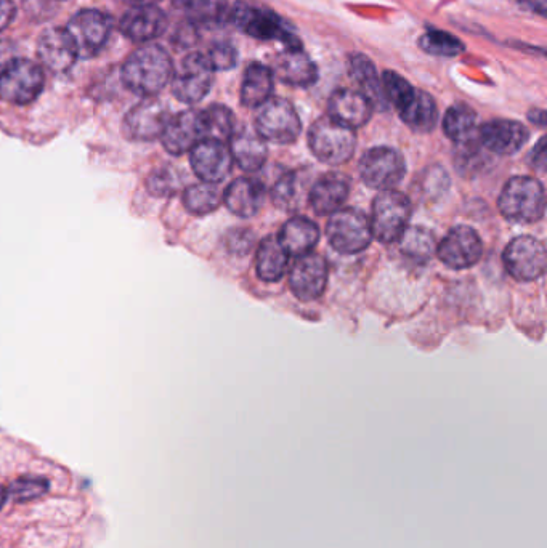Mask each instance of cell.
<instances>
[{
  "label": "cell",
  "mask_w": 547,
  "mask_h": 548,
  "mask_svg": "<svg viewBox=\"0 0 547 548\" xmlns=\"http://www.w3.org/2000/svg\"><path fill=\"white\" fill-rule=\"evenodd\" d=\"M174 65L166 50L145 45L135 50L122 66V81L130 92L140 97H154L171 82Z\"/></svg>",
  "instance_id": "1"
},
{
  "label": "cell",
  "mask_w": 547,
  "mask_h": 548,
  "mask_svg": "<svg viewBox=\"0 0 547 548\" xmlns=\"http://www.w3.org/2000/svg\"><path fill=\"white\" fill-rule=\"evenodd\" d=\"M499 212L507 222L531 225L544 217L546 193L538 178L519 175L507 180L498 199Z\"/></svg>",
  "instance_id": "2"
},
{
  "label": "cell",
  "mask_w": 547,
  "mask_h": 548,
  "mask_svg": "<svg viewBox=\"0 0 547 548\" xmlns=\"http://www.w3.org/2000/svg\"><path fill=\"white\" fill-rule=\"evenodd\" d=\"M308 148L326 166H344L357 150V133L329 116L320 117L308 129Z\"/></svg>",
  "instance_id": "3"
},
{
  "label": "cell",
  "mask_w": 547,
  "mask_h": 548,
  "mask_svg": "<svg viewBox=\"0 0 547 548\" xmlns=\"http://www.w3.org/2000/svg\"><path fill=\"white\" fill-rule=\"evenodd\" d=\"M411 215L413 206L406 194L397 190L379 191L369 218L373 238L382 244L397 242L410 226Z\"/></svg>",
  "instance_id": "4"
},
{
  "label": "cell",
  "mask_w": 547,
  "mask_h": 548,
  "mask_svg": "<svg viewBox=\"0 0 547 548\" xmlns=\"http://www.w3.org/2000/svg\"><path fill=\"white\" fill-rule=\"evenodd\" d=\"M326 236L331 247L342 255L360 254L374 239L368 215L353 207H342L329 215Z\"/></svg>",
  "instance_id": "5"
},
{
  "label": "cell",
  "mask_w": 547,
  "mask_h": 548,
  "mask_svg": "<svg viewBox=\"0 0 547 548\" xmlns=\"http://www.w3.org/2000/svg\"><path fill=\"white\" fill-rule=\"evenodd\" d=\"M254 130L265 142L292 145L302 133V122L291 101L272 97L257 108Z\"/></svg>",
  "instance_id": "6"
},
{
  "label": "cell",
  "mask_w": 547,
  "mask_h": 548,
  "mask_svg": "<svg viewBox=\"0 0 547 548\" xmlns=\"http://www.w3.org/2000/svg\"><path fill=\"white\" fill-rule=\"evenodd\" d=\"M358 174L371 190H395L406 175L405 158L395 148L376 146L361 156Z\"/></svg>",
  "instance_id": "7"
},
{
  "label": "cell",
  "mask_w": 547,
  "mask_h": 548,
  "mask_svg": "<svg viewBox=\"0 0 547 548\" xmlns=\"http://www.w3.org/2000/svg\"><path fill=\"white\" fill-rule=\"evenodd\" d=\"M228 20L254 39H260V41L280 39L286 44V49H300V42L297 41L296 36H292L288 29L284 28L280 17H276L273 12L238 2L233 9L228 10Z\"/></svg>",
  "instance_id": "8"
},
{
  "label": "cell",
  "mask_w": 547,
  "mask_h": 548,
  "mask_svg": "<svg viewBox=\"0 0 547 548\" xmlns=\"http://www.w3.org/2000/svg\"><path fill=\"white\" fill-rule=\"evenodd\" d=\"M503 263L512 278L520 283H533L546 273V246L533 236H517L504 249Z\"/></svg>",
  "instance_id": "9"
},
{
  "label": "cell",
  "mask_w": 547,
  "mask_h": 548,
  "mask_svg": "<svg viewBox=\"0 0 547 548\" xmlns=\"http://www.w3.org/2000/svg\"><path fill=\"white\" fill-rule=\"evenodd\" d=\"M328 262L317 252L299 255L288 270L289 289L300 302L321 299L328 287Z\"/></svg>",
  "instance_id": "10"
},
{
  "label": "cell",
  "mask_w": 547,
  "mask_h": 548,
  "mask_svg": "<svg viewBox=\"0 0 547 548\" xmlns=\"http://www.w3.org/2000/svg\"><path fill=\"white\" fill-rule=\"evenodd\" d=\"M44 89L41 66L29 60H13L0 74V98L12 105H28Z\"/></svg>",
  "instance_id": "11"
},
{
  "label": "cell",
  "mask_w": 547,
  "mask_h": 548,
  "mask_svg": "<svg viewBox=\"0 0 547 548\" xmlns=\"http://www.w3.org/2000/svg\"><path fill=\"white\" fill-rule=\"evenodd\" d=\"M214 69L204 53H190L179 69H174L171 87L177 100L195 105L211 90Z\"/></svg>",
  "instance_id": "12"
},
{
  "label": "cell",
  "mask_w": 547,
  "mask_h": 548,
  "mask_svg": "<svg viewBox=\"0 0 547 548\" xmlns=\"http://www.w3.org/2000/svg\"><path fill=\"white\" fill-rule=\"evenodd\" d=\"M483 241L471 226H454L443 241L437 244V257L450 270H469L482 258Z\"/></svg>",
  "instance_id": "13"
},
{
  "label": "cell",
  "mask_w": 547,
  "mask_h": 548,
  "mask_svg": "<svg viewBox=\"0 0 547 548\" xmlns=\"http://www.w3.org/2000/svg\"><path fill=\"white\" fill-rule=\"evenodd\" d=\"M111 18L98 10H82L66 25L73 39L77 57L90 58L103 49L111 33Z\"/></svg>",
  "instance_id": "14"
},
{
  "label": "cell",
  "mask_w": 547,
  "mask_h": 548,
  "mask_svg": "<svg viewBox=\"0 0 547 548\" xmlns=\"http://www.w3.org/2000/svg\"><path fill=\"white\" fill-rule=\"evenodd\" d=\"M169 119V111L161 101L145 98L127 113L122 130L132 142H151L154 138H161Z\"/></svg>",
  "instance_id": "15"
},
{
  "label": "cell",
  "mask_w": 547,
  "mask_h": 548,
  "mask_svg": "<svg viewBox=\"0 0 547 548\" xmlns=\"http://www.w3.org/2000/svg\"><path fill=\"white\" fill-rule=\"evenodd\" d=\"M477 138L488 153L495 156H512L522 150L530 138V132L522 122L493 119L480 127Z\"/></svg>",
  "instance_id": "16"
},
{
  "label": "cell",
  "mask_w": 547,
  "mask_h": 548,
  "mask_svg": "<svg viewBox=\"0 0 547 548\" xmlns=\"http://www.w3.org/2000/svg\"><path fill=\"white\" fill-rule=\"evenodd\" d=\"M191 169L204 183H220L227 178L233 167L227 143L204 138L190 151Z\"/></svg>",
  "instance_id": "17"
},
{
  "label": "cell",
  "mask_w": 547,
  "mask_h": 548,
  "mask_svg": "<svg viewBox=\"0 0 547 548\" xmlns=\"http://www.w3.org/2000/svg\"><path fill=\"white\" fill-rule=\"evenodd\" d=\"M201 140H204L203 121L201 111L196 109L175 114L169 119L161 135L164 150L172 156L190 153Z\"/></svg>",
  "instance_id": "18"
},
{
  "label": "cell",
  "mask_w": 547,
  "mask_h": 548,
  "mask_svg": "<svg viewBox=\"0 0 547 548\" xmlns=\"http://www.w3.org/2000/svg\"><path fill=\"white\" fill-rule=\"evenodd\" d=\"M267 198V188L259 178H236L223 193V204L231 214L241 218H252L259 214Z\"/></svg>",
  "instance_id": "19"
},
{
  "label": "cell",
  "mask_w": 547,
  "mask_h": 548,
  "mask_svg": "<svg viewBox=\"0 0 547 548\" xmlns=\"http://www.w3.org/2000/svg\"><path fill=\"white\" fill-rule=\"evenodd\" d=\"M373 105L357 89H339L328 101V116L339 124L360 129L373 116Z\"/></svg>",
  "instance_id": "20"
},
{
  "label": "cell",
  "mask_w": 547,
  "mask_h": 548,
  "mask_svg": "<svg viewBox=\"0 0 547 548\" xmlns=\"http://www.w3.org/2000/svg\"><path fill=\"white\" fill-rule=\"evenodd\" d=\"M349 196V178L336 174V172H329V174L321 175L310 186L308 204L315 214L326 217V215L334 214L337 210L342 209Z\"/></svg>",
  "instance_id": "21"
},
{
  "label": "cell",
  "mask_w": 547,
  "mask_h": 548,
  "mask_svg": "<svg viewBox=\"0 0 547 548\" xmlns=\"http://www.w3.org/2000/svg\"><path fill=\"white\" fill-rule=\"evenodd\" d=\"M272 74L275 79L292 87H310L318 79V69L307 53L300 49H284L273 60Z\"/></svg>",
  "instance_id": "22"
},
{
  "label": "cell",
  "mask_w": 547,
  "mask_h": 548,
  "mask_svg": "<svg viewBox=\"0 0 547 548\" xmlns=\"http://www.w3.org/2000/svg\"><path fill=\"white\" fill-rule=\"evenodd\" d=\"M121 33L135 42H150L166 31L167 18L156 5H135L122 17Z\"/></svg>",
  "instance_id": "23"
},
{
  "label": "cell",
  "mask_w": 547,
  "mask_h": 548,
  "mask_svg": "<svg viewBox=\"0 0 547 548\" xmlns=\"http://www.w3.org/2000/svg\"><path fill=\"white\" fill-rule=\"evenodd\" d=\"M37 55L45 68L55 73H63L74 65L77 50L66 29L50 28L39 37Z\"/></svg>",
  "instance_id": "24"
},
{
  "label": "cell",
  "mask_w": 547,
  "mask_h": 548,
  "mask_svg": "<svg viewBox=\"0 0 547 548\" xmlns=\"http://www.w3.org/2000/svg\"><path fill=\"white\" fill-rule=\"evenodd\" d=\"M230 153L233 162H236L240 169L249 174L259 172L265 166L268 158V146L264 138L259 137V133L254 129H236L231 135Z\"/></svg>",
  "instance_id": "25"
},
{
  "label": "cell",
  "mask_w": 547,
  "mask_h": 548,
  "mask_svg": "<svg viewBox=\"0 0 547 548\" xmlns=\"http://www.w3.org/2000/svg\"><path fill=\"white\" fill-rule=\"evenodd\" d=\"M310 175L304 170L284 172L272 188V201L284 212H296L308 202L310 193Z\"/></svg>",
  "instance_id": "26"
},
{
  "label": "cell",
  "mask_w": 547,
  "mask_h": 548,
  "mask_svg": "<svg viewBox=\"0 0 547 548\" xmlns=\"http://www.w3.org/2000/svg\"><path fill=\"white\" fill-rule=\"evenodd\" d=\"M276 238L280 239L289 255L299 257V255L313 252L318 241H320V228L310 218L297 215V217L289 218L288 222L284 223L280 234Z\"/></svg>",
  "instance_id": "27"
},
{
  "label": "cell",
  "mask_w": 547,
  "mask_h": 548,
  "mask_svg": "<svg viewBox=\"0 0 547 548\" xmlns=\"http://www.w3.org/2000/svg\"><path fill=\"white\" fill-rule=\"evenodd\" d=\"M288 250L284 249L280 239L268 236L260 242L256 254V271L264 283H278L289 270Z\"/></svg>",
  "instance_id": "28"
},
{
  "label": "cell",
  "mask_w": 547,
  "mask_h": 548,
  "mask_svg": "<svg viewBox=\"0 0 547 548\" xmlns=\"http://www.w3.org/2000/svg\"><path fill=\"white\" fill-rule=\"evenodd\" d=\"M349 73L352 81L357 85L358 92L363 93L368 98L373 108L387 109V100L384 97L382 89V79L377 73L373 61L365 55L357 53L350 58Z\"/></svg>",
  "instance_id": "29"
},
{
  "label": "cell",
  "mask_w": 547,
  "mask_h": 548,
  "mask_svg": "<svg viewBox=\"0 0 547 548\" xmlns=\"http://www.w3.org/2000/svg\"><path fill=\"white\" fill-rule=\"evenodd\" d=\"M273 85H275V77H273L272 69L254 63L244 73L243 85H241V103L246 108H259L264 105L265 101L272 98Z\"/></svg>",
  "instance_id": "30"
},
{
  "label": "cell",
  "mask_w": 547,
  "mask_h": 548,
  "mask_svg": "<svg viewBox=\"0 0 547 548\" xmlns=\"http://www.w3.org/2000/svg\"><path fill=\"white\" fill-rule=\"evenodd\" d=\"M400 117L411 130L419 133H429L435 129L438 122V108L434 98L429 93L416 90L410 103L400 111Z\"/></svg>",
  "instance_id": "31"
},
{
  "label": "cell",
  "mask_w": 547,
  "mask_h": 548,
  "mask_svg": "<svg viewBox=\"0 0 547 548\" xmlns=\"http://www.w3.org/2000/svg\"><path fill=\"white\" fill-rule=\"evenodd\" d=\"M397 242L400 252L416 263L429 262L437 252L435 234L426 226H408Z\"/></svg>",
  "instance_id": "32"
},
{
  "label": "cell",
  "mask_w": 547,
  "mask_h": 548,
  "mask_svg": "<svg viewBox=\"0 0 547 548\" xmlns=\"http://www.w3.org/2000/svg\"><path fill=\"white\" fill-rule=\"evenodd\" d=\"M443 132L451 142H466L477 135V113L466 103H454L443 117Z\"/></svg>",
  "instance_id": "33"
},
{
  "label": "cell",
  "mask_w": 547,
  "mask_h": 548,
  "mask_svg": "<svg viewBox=\"0 0 547 548\" xmlns=\"http://www.w3.org/2000/svg\"><path fill=\"white\" fill-rule=\"evenodd\" d=\"M174 5L190 18L191 25L219 23L228 18L225 0H174Z\"/></svg>",
  "instance_id": "34"
},
{
  "label": "cell",
  "mask_w": 547,
  "mask_h": 548,
  "mask_svg": "<svg viewBox=\"0 0 547 548\" xmlns=\"http://www.w3.org/2000/svg\"><path fill=\"white\" fill-rule=\"evenodd\" d=\"M201 121H203L204 138L209 140L227 143L236 130L235 114L231 113V109L227 106H209L201 111Z\"/></svg>",
  "instance_id": "35"
},
{
  "label": "cell",
  "mask_w": 547,
  "mask_h": 548,
  "mask_svg": "<svg viewBox=\"0 0 547 548\" xmlns=\"http://www.w3.org/2000/svg\"><path fill=\"white\" fill-rule=\"evenodd\" d=\"M222 204L219 188L211 183H196L183 193V206L193 215L212 214Z\"/></svg>",
  "instance_id": "36"
},
{
  "label": "cell",
  "mask_w": 547,
  "mask_h": 548,
  "mask_svg": "<svg viewBox=\"0 0 547 548\" xmlns=\"http://www.w3.org/2000/svg\"><path fill=\"white\" fill-rule=\"evenodd\" d=\"M490 156L491 154L480 145L479 138L475 135L466 142L456 145L454 166L458 169L459 174L472 175L485 169Z\"/></svg>",
  "instance_id": "37"
},
{
  "label": "cell",
  "mask_w": 547,
  "mask_h": 548,
  "mask_svg": "<svg viewBox=\"0 0 547 548\" xmlns=\"http://www.w3.org/2000/svg\"><path fill=\"white\" fill-rule=\"evenodd\" d=\"M419 47L435 57H458L464 52V44L453 34L432 29L419 39Z\"/></svg>",
  "instance_id": "38"
},
{
  "label": "cell",
  "mask_w": 547,
  "mask_h": 548,
  "mask_svg": "<svg viewBox=\"0 0 547 548\" xmlns=\"http://www.w3.org/2000/svg\"><path fill=\"white\" fill-rule=\"evenodd\" d=\"M183 177L180 170L174 166H163L154 169L146 177V190L158 198H167L182 188Z\"/></svg>",
  "instance_id": "39"
},
{
  "label": "cell",
  "mask_w": 547,
  "mask_h": 548,
  "mask_svg": "<svg viewBox=\"0 0 547 548\" xmlns=\"http://www.w3.org/2000/svg\"><path fill=\"white\" fill-rule=\"evenodd\" d=\"M381 79L387 105L394 106L397 109V113H400L410 103L416 89H414L410 82L406 81L405 77L394 73V71H385Z\"/></svg>",
  "instance_id": "40"
},
{
  "label": "cell",
  "mask_w": 547,
  "mask_h": 548,
  "mask_svg": "<svg viewBox=\"0 0 547 548\" xmlns=\"http://www.w3.org/2000/svg\"><path fill=\"white\" fill-rule=\"evenodd\" d=\"M49 486V481L42 476H20L18 480L13 481L9 492L12 499L21 504L45 496Z\"/></svg>",
  "instance_id": "41"
},
{
  "label": "cell",
  "mask_w": 547,
  "mask_h": 548,
  "mask_svg": "<svg viewBox=\"0 0 547 548\" xmlns=\"http://www.w3.org/2000/svg\"><path fill=\"white\" fill-rule=\"evenodd\" d=\"M254 233L248 228H233V230L228 231L223 238L225 242V249L230 252V254L236 255V257H244L251 252L252 247H254Z\"/></svg>",
  "instance_id": "42"
},
{
  "label": "cell",
  "mask_w": 547,
  "mask_h": 548,
  "mask_svg": "<svg viewBox=\"0 0 547 548\" xmlns=\"http://www.w3.org/2000/svg\"><path fill=\"white\" fill-rule=\"evenodd\" d=\"M206 58L211 63L214 71H227L233 68L238 60V53L228 44L214 45L209 52L206 53Z\"/></svg>",
  "instance_id": "43"
},
{
  "label": "cell",
  "mask_w": 547,
  "mask_h": 548,
  "mask_svg": "<svg viewBox=\"0 0 547 548\" xmlns=\"http://www.w3.org/2000/svg\"><path fill=\"white\" fill-rule=\"evenodd\" d=\"M530 164L541 174L546 170V138H541L538 145L535 146V150L531 151Z\"/></svg>",
  "instance_id": "44"
},
{
  "label": "cell",
  "mask_w": 547,
  "mask_h": 548,
  "mask_svg": "<svg viewBox=\"0 0 547 548\" xmlns=\"http://www.w3.org/2000/svg\"><path fill=\"white\" fill-rule=\"evenodd\" d=\"M15 17V5L12 0H0V31L10 25Z\"/></svg>",
  "instance_id": "45"
},
{
  "label": "cell",
  "mask_w": 547,
  "mask_h": 548,
  "mask_svg": "<svg viewBox=\"0 0 547 548\" xmlns=\"http://www.w3.org/2000/svg\"><path fill=\"white\" fill-rule=\"evenodd\" d=\"M520 4L525 5L527 9L533 10L539 15H546L547 0H519Z\"/></svg>",
  "instance_id": "46"
},
{
  "label": "cell",
  "mask_w": 547,
  "mask_h": 548,
  "mask_svg": "<svg viewBox=\"0 0 547 548\" xmlns=\"http://www.w3.org/2000/svg\"><path fill=\"white\" fill-rule=\"evenodd\" d=\"M13 60H15V58L12 57L10 50L4 49V47L0 45V74L4 73V69L7 68Z\"/></svg>",
  "instance_id": "47"
},
{
  "label": "cell",
  "mask_w": 547,
  "mask_h": 548,
  "mask_svg": "<svg viewBox=\"0 0 547 548\" xmlns=\"http://www.w3.org/2000/svg\"><path fill=\"white\" fill-rule=\"evenodd\" d=\"M7 496H9V492L0 486V508L4 507L5 502H7Z\"/></svg>",
  "instance_id": "48"
},
{
  "label": "cell",
  "mask_w": 547,
  "mask_h": 548,
  "mask_svg": "<svg viewBox=\"0 0 547 548\" xmlns=\"http://www.w3.org/2000/svg\"><path fill=\"white\" fill-rule=\"evenodd\" d=\"M127 2L134 5H154L156 0H127Z\"/></svg>",
  "instance_id": "49"
}]
</instances>
